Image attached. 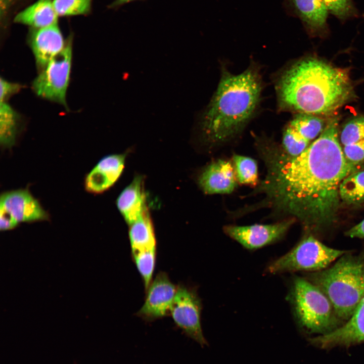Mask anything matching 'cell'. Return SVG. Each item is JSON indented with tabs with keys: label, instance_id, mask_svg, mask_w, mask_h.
I'll return each mask as SVG.
<instances>
[{
	"label": "cell",
	"instance_id": "25",
	"mask_svg": "<svg viewBox=\"0 0 364 364\" xmlns=\"http://www.w3.org/2000/svg\"><path fill=\"white\" fill-rule=\"evenodd\" d=\"M309 143L288 124L284 130L282 140L283 149L287 154L292 156H297L308 147Z\"/></svg>",
	"mask_w": 364,
	"mask_h": 364
},
{
	"label": "cell",
	"instance_id": "18",
	"mask_svg": "<svg viewBox=\"0 0 364 364\" xmlns=\"http://www.w3.org/2000/svg\"><path fill=\"white\" fill-rule=\"evenodd\" d=\"M58 16L51 0H39L18 13L14 20L37 29L57 24Z\"/></svg>",
	"mask_w": 364,
	"mask_h": 364
},
{
	"label": "cell",
	"instance_id": "17",
	"mask_svg": "<svg viewBox=\"0 0 364 364\" xmlns=\"http://www.w3.org/2000/svg\"><path fill=\"white\" fill-rule=\"evenodd\" d=\"M297 15L311 34L327 29L328 11L322 0H290Z\"/></svg>",
	"mask_w": 364,
	"mask_h": 364
},
{
	"label": "cell",
	"instance_id": "19",
	"mask_svg": "<svg viewBox=\"0 0 364 364\" xmlns=\"http://www.w3.org/2000/svg\"><path fill=\"white\" fill-rule=\"evenodd\" d=\"M129 226L131 253L156 249L154 228L148 208L138 220Z\"/></svg>",
	"mask_w": 364,
	"mask_h": 364
},
{
	"label": "cell",
	"instance_id": "21",
	"mask_svg": "<svg viewBox=\"0 0 364 364\" xmlns=\"http://www.w3.org/2000/svg\"><path fill=\"white\" fill-rule=\"evenodd\" d=\"M17 133V114L6 102L0 105V143L3 148L15 145Z\"/></svg>",
	"mask_w": 364,
	"mask_h": 364
},
{
	"label": "cell",
	"instance_id": "1",
	"mask_svg": "<svg viewBox=\"0 0 364 364\" xmlns=\"http://www.w3.org/2000/svg\"><path fill=\"white\" fill-rule=\"evenodd\" d=\"M338 138V120L334 118L297 156L271 143L258 145L267 173L257 190L265 194L269 206L298 218L309 232L334 222L340 185L358 169L346 159Z\"/></svg>",
	"mask_w": 364,
	"mask_h": 364
},
{
	"label": "cell",
	"instance_id": "22",
	"mask_svg": "<svg viewBox=\"0 0 364 364\" xmlns=\"http://www.w3.org/2000/svg\"><path fill=\"white\" fill-rule=\"evenodd\" d=\"M300 136L310 142L324 130V120L315 115L299 113L288 124Z\"/></svg>",
	"mask_w": 364,
	"mask_h": 364
},
{
	"label": "cell",
	"instance_id": "11",
	"mask_svg": "<svg viewBox=\"0 0 364 364\" xmlns=\"http://www.w3.org/2000/svg\"><path fill=\"white\" fill-rule=\"evenodd\" d=\"M177 288L166 273L159 272L147 290L145 301L138 315L151 320L169 314Z\"/></svg>",
	"mask_w": 364,
	"mask_h": 364
},
{
	"label": "cell",
	"instance_id": "6",
	"mask_svg": "<svg viewBox=\"0 0 364 364\" xmlns=\"http://www.w3.org/2000/svg\"><path fill=\"white\" fill-rule=\"evenodd\" d=\"M348 252L330 247L308 234L290 251L269 264L266 271L271 274L316 272L327 268Z\"/></svg>",
	"mask_w": 364,
	"mask_h": 364
},
{
	"label": "cell",
	"instance_id": "8",
	"mask_svg": "<svg viewBox=\"0 0 364 364\" xmlns=\"http://www.w3.org/2000/svg\"><path fill=\"white\" fill-rule=\"evenodd\" d=\"M49 213L27 189L5 192L0 197V229H13L21 222L48 220Z\"/></svg>",
	"mask_w": 364,
	"mask_h": 364
},
{
	"label": "cell",
	"instance_id": "23",
	"mask_svg": "<svg viewBox=\"0 0 364 364\" xmlns=\"http://www.w3.org/2000/svg\"><path fill=\"white\" fill-rule=\"evenodd\" d=\"M237 179L240 183L255 185L258 179L257 163L253 159L240 155L233 157Z\"/></svg>",
	"mask_w": 364,
	"mask_h": 364
},
{
	"label": "cell",
	"instance_id": "7",
	"mask_svg": "<svg viewBox=\"0 0 364 364\" xmlns=\"http://www.w3.org/2000/svg\"><path fill=\"white\" fill-rule=\"evenodd\" d=\"M72 41L56 55L36 77L32 88L36 94L66 107V94L69 81L72 61Z\"/></svg>",
	"mask_w": 364,
	"mask_h": 364
},
{
	"label": "cell",
	"instance_id": "9",
	"mask_svg": "<svg viewBox=\"0 0 364 364\" xmlns=\"http://www.w3.org/2000/svg\"><path fill=\"white\" fill-rule=\"evenodd\" d=\"M202 304L197 293L184 286L177 287L170 314L174 323L202 346L207 342L201 325Z\"/></svg>",
	"mask_w": 364,
	"mask_h": 364
},
{
	"label": "cell",
	"instance_id": "29",
	"mask_svg": "<svg viewBox=\"0 0 364 364\" xmlns=\"http://www.w3.org/2000/svg\"><path fill=\"white\" fill-rule=\"evenodd\" d=\"M343 151L347 161L358 168L364 164V140L344 146Z\"/></svg>",
	"mask_w": 364,
	"mask_h": 364
},
{
	"label": "cell",
	"instance_id": "12",
	"mask_svg": "<svg viewBox=\"0 0 364 364\" xmlns=\"http://www.w3.org/2000/svg\"><path fill=\"white\" fill-rule=\"evenodd\" d=\"M320 348L350 346L364 342V292L350 318L334 330L310 339Z\"/></svg>",
	"mask_w": 364,
	"mask_h": 364
},
{
	"label": "cell",
	"instance_id": "27",
	"mask_svg": "<svg viewBox=\"0 0 364 364\" xmlns=\"http://www.w3.org/2000/svg\"><path fill=\"white\" fill-rule=\"evenodd\" d=\"M92 0H54L55 10L58 16H71L87 13Z\"/></svg>",
	"mask_w": 364,
	"mask_h": 364
},
{
	"label": "cell",
	"instance_id": "3",
	"mask_svg": "<svg viewBox=\"0 0 364 364\" xmlns=\"http://www.w3.org/2000/svg\"><path fill=\"white\" fill-rule=\"evenodd\" d=\"M261 90L260 76L254 68L250 67L237 75L223 72L200 121L206 142L219 144L238 134L254 113Z\"/></svg>",
	"mask_w": 364,
	"mask_h": 364
},
{
	"label": "cell",
	"instance_id": "2",
	"mask_svg": "<svg viewBox=\"0 0 364 364\" xmlns=\"http://www.w3.org/2000/svg\"><path fill=\"white\" fill-rule=\"evenodd\" d=\"M277 90L282 109L315 115L333 113L354 95L347 69L314 57L303 59L287 69Z\"/></svg>",
	"mask_w": 364,
	"mask_h": 364
},
{
	"label": "cell",
	"instance_id": "31",
	"mask_svg": "<svg viewBox=\"0 0 364 364\" xmlns=\"http://www.w3.org/2000/svg\"><path fill=\"white\" fill-rule=\"evenodd\" d=\"M345 235L350 238L364 239V219L347 231Z\"/></svg>",
	"mask_w": 364,
	"mask_h": 364
},
{
	"label": "cell",
	"instance_id": "26",
	"mask_svg": "<svg viewBox=\"0 0 364 364\" xmlns=\"http://www.w3.org/2000/svg\"><path fill=\"white\" fill-rule=\"evenodd\" d=\"M340 139L343 146L364 140V116L347 122L341 130Z\"/></svg>",
	"mask_w": 364,
	"mask_h": 364
},
{
	"label": "cell",
	"instance_id": "13",
	"mask_svg": "<svg viewBox=\"0 0 364 364\" xmlns=\"http://www.w3.org/2000/svg\"><path fill=\"white\" fill-rule=\"evenodd\" d=\"M126 154L106 156L100 160L86 175L85 190L92 194L102 193L109 189L121 176L125 165Z\"/></svg>",
	"mask_w": 364,
	"mask_h": 364
},
{
	"label": "cell",
	"instance_id": "32",
	"mask_svg": "<svg viewBox=\"0 0 364 364\" xmlns=\"http://www.w3.org/2000/svg\"><path fill=\"white\" fill-rule=\"evenodd\" d=\"M132 1L134 0H116L113 4H111L110 7H117Z\"/></svg>",
	"mask_w": 364,
	"mask_h": 364
},
{
	"label": "cell",
	"instance_id": "5",
	"mask_svg": "<svg viewBox=\"0 0 364 364\" xmlns=\"http://www.w3.org/2000/svg\"><path fill=\"white\" fill-rule=\"evenodd\" d=\"M290 299L298 323L308 332L323 335L342 325L327 296L306 278L293 279Z\"/></svg>",
	"mask_w": 364,
	"mask_h": 364
},
{
	"label": "cell",
	"instance_id": "10",
	"mask_svg": "<svg viewBox=\"0 0 364 364\" xmlns=\"http://www.w3.org/2000/svg\"><path fill=\"white\" fill-rule=\"evenodd\" d=\"M294 222L289 219L272 224L247 226L226 225L224 233L249 250L257 249L275 243L286 234Z\"/></svg>",
	"mask_w": 364,
	"mask_h": 364
},
{
	"label": "cell",
	"instance_id": "4",
	"mask_svg": "<svg viewBox=\"0 0 364 364\" xmlns=\"http://www.w3.org/2000/svg\"><path fill=\"white\" fill-rule=\"evenodd\" d=\"M307 275L329 298L341 322L348 321L364 292V256L349 251L332 265Z\"/></svg>",
	"mask_w": 364,
	"mask_h": 364
},
{
	"label": "cell",
	"instance_id": "14",
	"mask_svg": "<svg viewBox=\"0 0 364 364\" xmlns=\"http://www.w3.org/2000/svg\"><path fill=\"white\" fill-rule=\"evenodd\" d=\"M198 182L206 194H230L237 187V177L230 162L218 159L204 168L199 175Z\"/></svg>",
	"mask_w": 364,
	"mask_h": 364
},
{
	"label": "cell",
	"instance_id": "20",
	"mask_svg": "<svg viewBox=\"0 0 364 364\" xmlns=\"http://www.w3.org/2000/svg\"><path fill=\"white\" fill-rule=\"evenodd\" d=\"M340 200L347 205L364 202V170L356 171L346 176L339 188Z\"/></svg>",
	"mask_w": 364,
	"mask_h": 364
},
{
	"label": "cell",
	"instance_id": "15",
	"mask_svg": "<svg viewBox=\"0 0 364 364\" xmlns=\"http://www.w3.org/2000/svg\"><path fill=\"white\" fill-rule=\"evenodd\" d=\"M29 40L37 66L41 70L65 46L57 24L34 29Z\"/></svg>",
	"mask_w": 364,
	"mask_h": 364
},
{
	"label": "cell",
	"instance_id": "28",
	"mask_svg": "<svg viewBox=\"0 0 364 364\" xmlns=\"http://www.w3.org/2000/svg\"><path fill=\"white\" fill-rule=\"evenodd\" d=\"M329 13L341 20L355 16L357 12L352 0H322Z\"/></svg>",
	"mask_w": 364,
	"mask_h": 364
},
{
	"label": "cell",
	"instance_id": "16",
	"mask_svg": "<svg viewBox=\"0 0 364 364\" xmlns=\"http://www.w3.org/2000/svg\"><path fill=\"white\" fill-rule=\"evenodd\" d=\"M116 206L128 225L141 217L148 208L142 176H135L123 190L117 199Z\"/></svg>",
	"mask_w": 364,
	"mask_h": 364
},
{
	"label": "cell",
	"instance_id": "30",
	"mask_svg": "<svg viewBox=\"0 0 364 364\" xmlns=\"http://www.w3.org/2000/svg\"><path fill=\"white\" fill-rule=\"evenodd\" d=\"M19 84L13 83L1 78V102L6 100L11 95L16 93L20 88Z\"/></svg>",
	"mask_w": 364,
	"mask_h": 364
},
{
	"label": "cell",
	"instance_id": "24",
	"mask_svg": "<svg viewBox=\"0 0 364 364\" xmlns=\"http://www.w3.org/2000/svg\"><path fill=\"white\" fill-rule=\"evenodd\" d=\"M137 268L144 282L146 291L152 281L155 268L156 249H148L132 253Z\"/></svg>",
	"mask_w": 364,
	"mask_h": 364
}]
</instances>
